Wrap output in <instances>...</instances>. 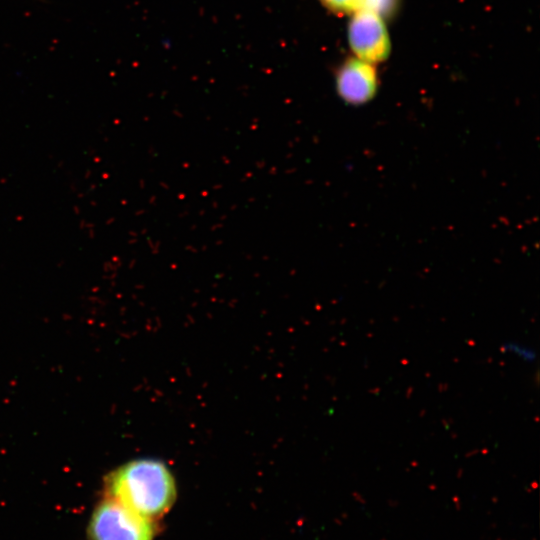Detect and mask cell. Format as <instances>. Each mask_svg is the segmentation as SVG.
<instances>
[{"instance_id":"277c9868","label":"cell","mask_w":540,"mask_h":540,"mask_svg":"<svg viewBox=\"0 0 540 540\" xmlns=\"http://www.w3.org/2000/svg\"><path fill=\"white\" fill-rule=\"evenodd\" d=\"M335 85L339 97L345 103L354 106L368 103L379 87L375 64L355 56L347 58L336 71Z\"/></svg>"},{"instance_id":"5b68a950","label":"cell","mask_w":540,"mask_h":540,"mask_svg":"<svg viewBox=\"0 0 540 540\" xmlns=\"http://www.w3.org/2000/svg\"><path fill=\"white\" fill-rule=\"evenodd\" d=\"M329 11L335 14H354L363 9L365 0H319Z\"/></svg>"},{"instance_id":"3957f363","label":"cell","mask_w":540,"mask_h":540,"mask_svg":"<svg viewBox=\"0 0 540 540\" xmlns=\"http://www.w3.org/2000/svg\"><path fill=\"white\" fill-rule=\"evenodd\" d=\"M348 42L355 57L372 64L385 60L390 52V39L384 19L366 9L352 14L348 26Z\"/></svg>"},{"instance_id":"52a82bcc","label":"cell","mask_w":540,"mask_h":540,"mask_svg":"<svg viewBox=\"0 0 540 540\" xmlns=\"http://www.w3.org/2000/svg\"><path fill=\"white\" fill-rule=\"evenodd\" d=\"M503 350L525 362L533 363L536 360V352L530 347L518 342H507L503 345Z\"/></svg>"},{"instance_id":"7a4b0ae2","label":"cell","mask_w":540,"mask_h":540,"mask_svg":"<svg viewBox=\"0 0 540 540\" xmlns=\"http://www.w3.org/2000/svg\"><path fill=\"white\" fill-rule=\"evenodd\" d=\"M151 519L107 497L94 510L89 527L90 540H153Z\"/></svg>"},{"instance_id":"6da1fadb","label":"cell","mask_w":540,"mask_h":540,"mask_svg":"<svg viewBox=\"0 0 540 540\" xmlns=\"http://www.w3.org/2000/svg\"><path fill=\"white\" fill-rule=\"evenodd\" d=\"M108 497L152 519L174 503L176 485L168 467L155 459H135L118 467L106 480Z\"/></svg>"},{"instance_id":"8992f818","label":"cell","mask_w":540,"mask_h":540,"mask_svg":"<svg viewBox=\"0 0 540 540\" xmlns=\"http://www.w3.org/2000/svg\"><path fill=\"white\" fill-rule=\"evenodd\" d=\"M396 5L397 0H365L363 9L372 11L384 19L393 14Z\"/></svg>"}]
</instances>
